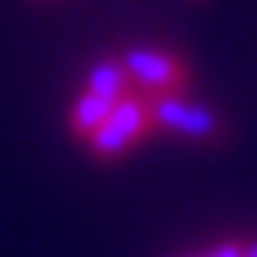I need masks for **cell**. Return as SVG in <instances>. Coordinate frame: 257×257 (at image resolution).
I'll list each match as a JSON object with an SVG mask.
<instances>
[{"label":"cell","mask_w":257,"mask_h":257,"mask_svg":"<svg viewBox=\"0 0 257 257\" xmlns=\"http://www.w3.org/2000/svg\"><path fill=\"white\" fill-rule=\"evenodd\" d=\"M182 257H246V246L236 243V239H225V243H214L200 253H182Z\"/></svg>","instance_id":"8992f818"},{"label":"cell","mask_w":257,"mask_h":257,"mask_svg":"<svg viewBox=\"0 0 257 257\" xmlns=\"http://www.w3.org/2000/svg\"><path fill=\"white\" fill-rule=\"evenodd\" d=\"M128 89H133V82H128V72H125L121 57H100V61H93V68L86 72V93L121 100Z\"/></svg>","instance_id":"5b68a950"},{"label":"cell","mask_w":257,"mask_h":257,"mask_svg":"<svg viewBox=\"0 0 257 257\" xmlns=\"http://www.w3.org/2000/svg\"><path fill=\"white\" fill-rule=\"evenodd\" d=\"M150 133H154V118H150L147 96L140 89H128L121 100L114 104L111 118L86 140V147H89V154L96 161H114L125 150H133L136 143H143Z\"/></svg>","instance_id":"7a4b0ae2"},{"label":"cell","mask_w":257,"mask_h":257,"mask_svg":"<svg viewBox=\"0 0 257 257\" xmlns=\"http://www.w3.org/2000/svg\"><path fill=\"white\" fill-rule=\"evenodd\" d=\"M246 246V257H257V239H250V243H243Z\"/></svg>","instance_id":"52a82bcc"},{"label":"cell","mask_w":257,"mask_h":257,"mask_svg":"<svg viewBox=\"0 0 257 257\" xmlns=\"http://www.w3.org/2000/svg\"><path fill=\"white\" fill-rule=\"evenodd\" d=\"M133 89L143 96H175L193 86V68L179 50L165 47H128L121 54Z\"/></svg>","instance_id":"6da1fadb"},{"label":"cell","mask_w":257,"mask_h":257,"mask_svg":"<svg viewBox=\"0 0 257 257\" xmlns=\"http://www.w3.org/2000/svg\"><path fill=\"white\" fill-rule=\"evenodd\" d=\"M147 104H150L154 128H165V133L193 140V143H225L229 140L225 118L207 104L186 100L182 93H175V96H147Z\"/></svg>","instance_id":"3957f363"},{"label":"cell","mask_w":257,"mask_h":257,"mask_svg":"<svg viewBox=\"0 0 257 257\" xmlns=\"http://www.w3.org/2000/svg\"><path fill=\"white\" fill-rule=\"evenodd\" d=\"M114 104L118 100H111V96H96V93H79V100L72 104V111H68V133L75 136V140H89L96 128H100L107 118H111V111H114Z\"/></svg>","instance_id":"277c9868"}]
</instances>
